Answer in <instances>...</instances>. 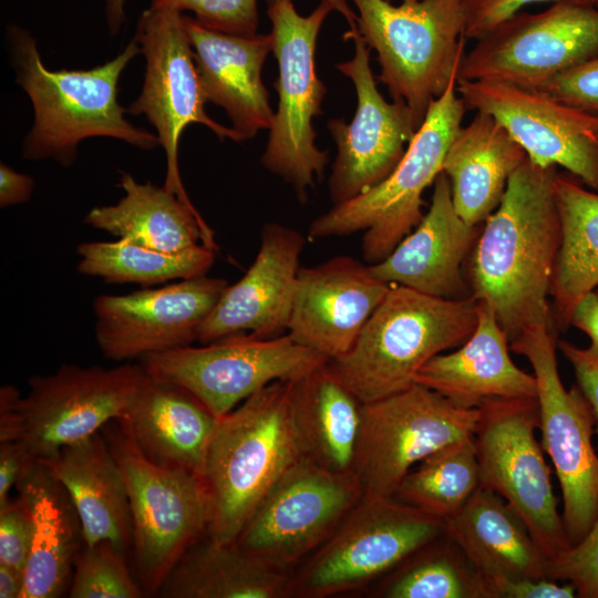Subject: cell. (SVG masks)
<instances>
[{
	"label": "cell",
	"instance_id": "cell-35",
	"mask_svg": "<svg viewBox=\"0 0 598 598\" xmlns=\"http://www.w3.org/2000/svg\"><path fill=\"white\" fill-rule=\"evenodd\" d=\"M76 252L80 274L99 277L109 283L143 286L205 276L216 254L203 244L171 252L128 239L82 243Z\"/></svg>",
	"mask_w": 598,
	"mask_h": 598
},
{
	"label": "cell",
	"instance_id": "cell-19",
	"mask_svg": "<svg viewBox=\"0 0 598 598\" xmlns=\"http://www.w3.org/2000/svg\"><path fill=\"white\" fill-rule=\"evenodd\" d=\"M467 109L492 115L540 167L563 166L598 192V117L537 90L457 80Z\"/></svg>",
	"mask_w": 598,
	"mask_h": 598
},
{
	"label": "cell",
	"instance_id": "cell-29",
	"mask_svg": "<svg viewBox=\"0 0 598 598\" xmlns=\"http://www.w3.org/2000/svg\"><path fill=\"white\" fill-rule=\"evenodd\" d=\"M32 517V546L22 598H56L71 584L84 546L81 522L64 486L49 466L34 460L16 485Z\"/></svg>",
	"mask_w": 598,
	"mask_h": 598
},
{
	"label": "cell",
	"instance_id": "cell-49",
	"mask_svg": "<svg viewBox=\"0 0 598 598\" xmlns=\"http://www.w3.org/2000/svg\"><path fill=\"white\" fill-rule=\"evenodd\" d=\"M24 573L0 564V598H22Z\"/></svg>",
	"mask_w": 598,
	"mask_h": 598
},
{
	"label": "cell",
	"instance_id": "cell-36",
	"mask_svg": "<svg viewBox=\"0 0 598 598\" xmlns=\"http://www.w3.org/2000/svg\"><path fill=\"white\" fill-rule=\"evenodd\" d=\"M480 486V465L472 436L447 444L420 461L402 480L394 498L444 522Z\"/></svg>",
	"mask_w": 598,
	"mask_h": 598
},
{
	"label": "cell",
	"instance_id": "cell-46",
	"mask_svg": "<svg viewBox=\"0 0 598 598\" xmlns=\"http://www.w3.org/2000/svg\"><path fill=\"white\" fill-rule=\"evenodd\" d=\"M34 460L19 442H0V506L10 499L11 487Z\"/></svg>",
	"mask_w": 598,
	"mask_h": 598
},
{
	"label": "cell",
	"instance_id": "cell-22",
	"mask_svg": "<svg viewBox=\"0 0 598 598\" xmlns=\"http://www.w3.org/2000/svg\"><path fill=\"white\" fill-rule=\"evenodd\" d=\"M305 244L300 231L265 224L255 260L237 282L226 287L200 326L197 341L205 344L245 332L261 339L286 334Z\"/></svg>",
	"mask_w": 598,
	"mask_h": 598
},
{
	"label": "cell",
	"instance_id": "cell-38",
	"mask_svg": "<svg viewBox=\"0 0 598 598\" xmlns=\"http://www.w3.org/2000/svg\"><path fill=\"white\" fill-rule=\"evenodd\" d=\"M74 568L71 598H141L145 594L127 568L125 554L110 542L84 545Z\"/></svg>",
	"mask_w": 598,
	"mask_h": 598
},
{
	"label": "cell",
	"instance_id": "cell-14",
	"mask_svg": "<svg viewBox=\"0 0 598 598\" xmlns=\"http://www.w3.org/2000/svg\"><path fill=\"white\" fill-rule=\"evenodd\" d=\"M328 361L288 333L271 339L236 333L141 358L148 375L186 389L218 417L266 385L297 381Z\"/></svg>",
	"mask_w": 598,
	"mask_h": 598
},
{
	"label": "cell",
	"instance_id": "cell-21",
	"mask_svg": "<svg viewBox=\"0 0 598 598\" xmlns=\"http://www.w3.org/2000/svg\"><path fill=\"white\" fill-rule=\"evenodd\" d=\"M391 285L369 265L337 256L313 267H300L288 334L329 360L347 353Z\"/></svg>",
	"mask_w": 598,
	"mask_h": 598
},
{
	"label": "cell",
	"instance_id": "cell-3",
	"mask_svg": "<svg viewBox=\"0 0 598 598\" xmlns=\"http://www.w3.org/2000/svg\"><path fill=\"white\" fill-rule=\"evenodd\" d=\"M303 456L291 382H272L219 416L202 476L210 508L207 535L235 543L267 494Z\"/></svg>",
	"mask_w": 598,
	"mask_h": 598
},
{
	"label": "cell",
	"instance_id": "cell-34",
	"mask_svg": "<svg viewBox=\"0 0 598 598\" xmlns=\"http://www.w3.org/2000/svg\"><path fill=\"white\" fill-rule=\"evenodd\" d=\"M555 198L560 244L549 291L568 320L577 300L598 286V193L557 175Z\"/></svg>",
	"mask_w": 598,
	"mask_h": 598
},
{
	"label": "cell",
	"instance_id": "cell-50",
	"mask_svg": "<svg viewBox=\"0 0 598 598\" xmlns=\"http://www.w3.org/2000/svg\"><path fill=\"white\" fill-rule=\"evenodd\" d=\"M125 1L126 0H105V17L110 35L112 37L121 31L125 20Z\"/></svg>",
	"mask_w": 598,
	"mask_h": 598
},
{
	"label": "cell",
	"instance_id": "cell-51",
	"mask_svg": "<svg viewBox=\"0 0 598 598\" xmlns=\"http://www.w3.org/2000/svg\"><path fill=\"white\" fill-rule=\"evenodd\" d=\"M270 1H274V0H267V2H270Z\"/></svg>",
	"mask_w": 598,
	"mask_h": 598
},
{
	"label": "cell",
	"instance_id": "cell-52",
	"mask_svg": "<svg viewBox=\"0 0 598 598\" xmlns=\"http://www.w3.org/2000/svg\"><path fill=\"white\" fill-rule=\"evenodd\" d=\"M596 7L598 8V2H597V4H596Z\"/></svg>",
	"mask_w": 598,
	"mask_h": 598
},
{
	"label": "cell",
	"instance_id": "cell-26",
	"mask_svg": "<svg viewBox=\"0 0 598 598\" xmlns=\"http://www.w3.org/2000/svg\"><path fill=\"white\" fill-rule=\"evenodd\" d=\"M117 420L151 461L203 476L218 416L186 389L146 373Z\"/></svg>",
	"mask_w": 598,
	"mask_h": 598
},
{
	"label": "cell",
	"instance_id": "cell-40",
	"mask_svg": "<svg viewBox=\"0 0 598 598\" xmlns=\"http://www.w3.org/2000/svg\"><path fill=\"white\" fill-rule=\"evenodd\" d=\"M545 577L573 585L576 597L598 598V516L579 542L547 559Z\"/></svg>",
	"mask_w": 598,
	"mask_h": 598
},
{
	"label": "cell",
	"instance_id": "cell-45",
	"mask_svg": "<svg viewBox=\"0 0 598 598\" xmlns=\"http://www.w3.org/2000/svg\"><path fill=\"white\" fill-rule=\"evenodd\" d=\"M557 347L575 371L579 390L592 410L598 435V359L586 349L577 348L566 341H559Z\"/></svg>",
	"mask_w": 598,
	"mask_h": 598
},
{
	"label": "cell",
	"instance_id": "cell-18",
	"mask_svg": "<svg viewBox=\"0 0 598 598\" xmlns=\"http://www.w3.org/2000/svg\"><path fill=\"white\" fill-rule=\"evenodd\" d=\"M333 2L350 25L344 39L354 43L353 58L336 68L352 81L357 93L352 121L348 124L343 118H331L327 123L338 150L329 177V194L336 206L385 179L419 127L403 102L389 103L379 92L370 66L371 49L358 31L354 12L346 0Z\"/></svg>",
	"mask_w": 598,
	"mask_h": 598
},
{
	"label": "cell",
	"instance_id": "cell-33",
	"mask_svg": "<svg viewBox=\"0 0 598 598\" xmlns=\"http://www.w3.org/2000/svg\"><path fill=\"white\" fill-rule=\"evenodd\" d=\"M327 363L291 382L295 421L306 456L328 471L353 474L362 403Z\"/></svg>",
	"mask_w": 598,
	"mask_h": 598
},
{
	"label": "cell",
	"instance_id": "cell-16",
	"mask_svg": "<svg viewBox=\"0 0 598 598\" xmlns=\"http://www.w3.org/2000/svg\"><path fill=\"white\" fill-rule=\"evenodd\" d=\"M598 54V8L554 2L538 13L517 12L464 55L457 80H489L537 90Z\"/></svg>",
	"mask_w": 598,
	"mask_h": 598
},
{
	"label": "cell",
	"instance_id": "cell-27",
	"mask_svg": "<svg viewBox=\"0 0 598 598\" xmlns=\"http://www.w3.org/2000/svg\"><path fill=\"white\" fill-rule=\"evenodd\" d=\"M41 462L68 492L81 522L84 545L106 540L126 555L133 545L130 499L123 473L102 431Z\"/></svg>",
	"mask_w": 598,
	"mask_h": 598
},
{
	"label": "cell",
	"instance_id": "cell-28",
	"mask_svg": "<svg viewBox=\"0 0 598 598\" xmlns=\"http://www.w3.org/2000/svg\"><path fill=\"white\" fill-rule=\"evenodd\" d=\"M444 525L484 589L503 580L546 578L547 558L515 509L492 489L480 486Z\"/></svg>",
	"mask_w": 598,
	"mask_h": 598
},
{
	"label": "cell",
	"instance_id": "cell-7",
	"mask_svg": "<svg viewBox=\"0 0 598 598\" xmlns=\"http://www.w3.org/2000/svg\"><path fill=\"white\" fill-rule=\"evenodd\" d=\"M457 79L431 103L392 173L367 192L315 218L309 237L346 236L361 230L363 259L374 265L419 225L424 216L422 195L443 172L445 155L467 110L456 94Z\"/></svg>",
	"mask_w": 598,
	"mask_h": 598
},
{
	"label": "cell",
	"instance_id": "cell-53",
	"mask_svg": "<svg viewBox=\"0 0 598 598\" xmlns=\"http://www.w3.org/2000/svg\"><path fill=\"white\" fill-rule=\"evenodd\" d=\"M412 1H415V0H412Z\"/></svg>",
	"mask_w": 598,
	"mask_h": 598
},
{
	"label": "cell",
	"instance_id": "cell-41",
	"mask_svg": "<svg viewBox=\"0 0 598 598\" xmlns=\"http://www.w3.org/2000/svg\"><path fill=\"white\" fill-rule=\"evenodd\" d=\"M33 525L21 496L0 506V564L25 571L32 546Z\"/></svg>",
	"mask_w": 598,
	"mask_h": 598
},
{
	"label": "cell",
	"instance_id": "cell-9",
	"mask_svg": "<svg viewBox=\"0 0 598 598\" xmlns=\"http://www.w3.org/2000/svg\"><path fill=\"white\" fill-rule=\"evenodd\" d=\"M333 0H321L307 17L297 13L291 0L268 2L272 50L278 63L274 87L278 106L261 156L262 166L289 184L300 203L308 199L315 177L321 178L328 153L316 145L312 118L322 114L327 89L316 71V47Z\"/></svg>",
	"mask_w": 598,
	"mask_h": 598
},
{
	"label": "cell",
	"instance_id": "cell-11",
	"mask_svg": "<svg viewBox=\"0 0 598 598\" xmlns=\"http://www.w3.org/2000/svg\"><path fill=\"white\" fill-rule=\"evenodd\" d=\"M536 399H494L480 406L473 441L481 486L504 498L547 559L571 544L557 509L550 468L537 442Z\"/></svg>",
	"mask_w": 598,
	"mask_h": 598
},
{
	"label": "cell",
	"instance_id": "cell-43",
	"mask_svg": "<svg viewBox=\"0 0 598 598\" xmlns=\"http://www.w3.org/2000/svg\"><path fill=\"white\" fill-rule=\"evenodd\" d=\"M546 1H573L596 6L598 0H464L466 40H478L528 4Z\"/></svg>",
	"mask_w": 598,
	"mask_h": 598
},
{
	"label": "cell",
	"instance_id": "cell-25",
	"mask_svg": "<svg viewBox=\"0 0 598 598\" xmlns=\"http://www.w3.org/2000/svg\"><path fill=\"white\" fill-rule=\"evenodd\" d=\"M474 228L455 210L450 181L442 172L434 181L431 206L415 230L386 258L369 265L370 270L391 286L457 299L464 289L461 264L472 243Z\"/></svg>",
	"mask_w": 598,
	"mask_h": 598
},
{
	"label": "cell",
	"instance_id": "cell-4",
	"mask_svg": "<svg viewBox=\"0 0 598 598\" xmlns=\"http://www.w3.org/2000/svg\"><path fill=\"white\" fill-rule=\"evenodd\" d=\"M477 323V300L429 296L392 285L351 349L327 365L361 403L415 384L433 357L464 343Z\"/></svg>",
	"mask_w": 598,
	"mask_h": 598
},
{
	"label": "cell",
	"instance_id": "cell-13",
	"mask_svg": "<svg viewBox=\"0 0 598 598\" xmlns=\"http://www.w3.org/2000/svg\"><path fill=\"white\" fill-rule=\"evenodd\" d=\"M480 408L461 409L421 384L362 403L353 474L363 499L394 497L405 475L434 451L472 437Z\"/></svg>",
	"mask_w": 598,
	"mask_h": 598
},
{
	"label": "cell",
	"instance_id": "cell-48",
	"mask_svg": "<svg viewBox=\"0 0 598 598\" xmlns=\"http://www.w3.org/2000/svg\"><path fill=\"white\" fill-rule=\"evenodd\" d=\"M34 187L31 176L19 173L9 165H0V207L25 203L30 199Z\"/></svg>",
	"mask_w": 598,
	"mask_h": 598
},
{
	"label": "cell",
	"instance_id": "cell-1",
	"mask_svg": "<svg viewBox=\"0 0 598 598\" xmlns=\"http://www.w3.org/2000/svg\"><path fill=\"white\" fill-rule=\"evenodd\" d=\"M556 177V166L527 157L511 175L474 252L473 298L492 308L511 342L526 328L549 323L546 299L560 244Z\"/></svg>",
	"mask_w": 598,
	"mask_h": 598
},
{
	"label": "cell",
	"instance_id": "cell-17",
	"mask_svg": "<svg viewBox=\"0 0 598 598\" xmlns=\"http://www.w3.org/2000/svg\"><path fill=\"white\" fill-rule=\"evenodd\" d=\"M361 498L354 474L328 471L303 456L267 494L235 544L288 570L318 549Z\"/></svg>",
	"mask_w": 598,
	"mask_h": 598
},
{
	"label": "cell",
	"instance_id": "cell-24",
	"mask_svg": "<svg viewBox=\"0 0 598 598\" xmlns=\"http://www.w3.org/2000/svg\"><path fill=\"white\" fill-rule=\"evenodd\" d=\"M508 341L492 308L477 300V323L470 338L456 351L429 360L415 383L461 409H477L494 399H536V379L513 362Z\"/></svg>",
	"mask_w": 598,
	"mask_h": 598
},
{
	"label": "cell",
	"instance_id": "cell-2",
	"mask_svg": "<svg viewBox=\"0 0 598 598\" xmlns=\"http://www.w3.org/2000/svg\"><path fill=\"white\" fill-rule=\"evenodd\" d=\"M16 82L30 97L33 125L25 136L23 157L54 159L71 166L78 145L90 137H112L150 151L159 145L157 135L134 126L127 109L117 100L120 78L130 61L141 53L135 38L114 59L89 70H49L35 39L11 24L7 30Z\"/></svg>",
	"mask_w": 598,
	"mask_h": 598
},
{
	"label": "cell",
	"instance_id": "cell-47",
	"mask_svg": "<svg viewBox=\"0 0 598 598\" xmlns=\"http://www.w3.org/2000/svg\"><path fill=\"white\" fill-rule=\"evenodd\" d=\"M568 322L586 332L590 338V346L586 350L598 359V292L588 291L574 305Z\"/></svg>",
	"mask_w": 598,
	"mask_h": 598
},
{
	"label": "cell",
	"instance_id": "cell-39",
	"mask_svg": "<svg viewBox=\"0 0 598 598\" xmlns=\"http://www.w3.org/2000/svg\"><path fill=\"white\" fill-rule=\"evenodd\" d=\"M151 7L185 10L206 29L231 35L257 34V0H151Z\"/></svg>",
	"mask_w": 598,
	"mask_h": 598
},
{
	"label": "cell",
	"instance_id": "cell-8",
	"mask_svg": "<svg viewBox=\"0 0 598 598\" xmlns=\"http://www.w3.org/2000/svg\"><path fill=\"white\" fill-rule=\"evenodd\" d=\"M104 429L127 488L140 586L156 595L179 558L208 532L207 492L198 475L145 456L120 420Z\"/></svg>",
	"mask_w": 598,
	"mask_h": 598
},
{
	"label": "cell",
	"instance_id": "cell-30",
	"mask_svg": "<svg viewBox=\"0 0 598 598\" xmlns=\"http://www.w3.org/2000/svg\"><path fill=\"white\" fill-rule=\"evenodd\" d=\"M527 154L492 115L476 112L454 136L443 162L457 214L471 226L499 205L511 175Z\"/></svg>",
	"mask_w": 598,
	"mask_h": 598
},
{
	"label": "cell",
	"instance_id": "cell-20",
	"mask_svg": "<svg viewBox=\"0 0 598 598\" xmlns=\"http://www.w3.org/2000/svg\"><path fill=\"white\" fill-rule=\"evenodd\" d=\"M228 285L205 275L127 295L97 296L94 331L102 354L128 361L190 346Z\"/></svg>",
	"mask_w": 598,
	"mask_h": 598
},
{
	"label": "cell",
	"instance_id": "cell-32",
	"mask_svg": "<svg viewBox=\"0 0 598 598\" xmlns=\"http://www.w3.org/2000/svg\"><path fill=\"white\" fill-rule=\"evenodd\" d=\"M288 570L240 549L200 538L179 558L157 595L167 598H281L291 595Z\"/></svg>",
	"mask_w": 598,
	"mask_h": 598
},
{
	"label": "cell",
	"instance_id": "cell-31",
	"mask_svg": "<svg viewBox=\"0 0 598 598\" xmlns=\"http://www.w3.org/2000/svg\"><path fill=\"white\" fill-rule=\"evenodd\" d=\"M118 187L124 196L115 205L92 208L84 217L86 225L164 251H179L198 244L218 250L214 233L199 212L164 186L140 183L123 172Z\"/></svg>",
	"mask_w": 598,
	"mask_h": 598
},
{
	"label": "cell",
	"instance_id": "cell-10",
	"mask_svg": "<svg viewBox=\"0 0 598 598\" xmlns=\"http://www.w3.org/2000/svg\"><path fill=\"white\" fill-rule=\"evenodd\" d=\"M445 535L444 522L394 497L363 499L291 576V595L359 589Z\"/></svg>",
	"mask_w": 598,
	"mask_h": 598
},
{
	"label": "cell",
	"instance_id": "cell-6",
	"mask_svg": "<svg viewBox=\"0 0 598 598\" xmlns=\"http://www.w3.org/2000/svg\"><path fill=\"white\" fill-rule=\"evenodd\" d=\"M146 378L142 364L112 369L62 364L55 372L28 380L22 396L0 389V442H19L44 461L123 417Z\"/></svg>",
	"mask_w": 598,
	"mask_h": 598
},
{
	"label": "cell",
	"instance_id": "cell-15",
	"mask_svg": "<svg viewBox=\"0 0 598 598\" xmlns=\"http://www.w3.org/2000/svg\"><path fill=\"white\" fill-rule=\"evenodd\" d=\"M182 12L171 8L151 7L138 18L136 39L145 58V74L141 94L127 109V114L145 115L155 127L166 155L164 187L192 209L178 167V143L187 125L207 126L219 140L241 142L240 136L209 117L207 103L196 69Z\"/></svg>",
	"mask_w": 598,
	"mask_h": 598
},
{
	"label": "cell",
	"instance_id": "cell-5",
	"mask_svg": "<svg viewBox=\"0 0 598 598\" xmlns=\"http://www.w3.org/2000/svg\"><path fill=\"white\" fill-rule=\"evenodd\" d=\"M352 1L358 31L377 52L379 80L420 127L431 103L458 78L466 42L464 0Z\"/></svg>",
	"mask_w": 598,
	"mask_h": 598
},
{
	"label": "cell",
	"instance_id": "cell-37",
	"mask_svg": "<svg viewBox=\"0 0 598 598\" xmlns=\"http://www.w3.org/2000/svg\"><path fill=\"white\" fill-rule=\"evenodd\" d=\"M431 544L389 580L382 597L486 598L481 576L454 543L453 548Z\"/></svg>",
	"mask_w": 598,
	"mask_h": 598
},
{
	"label": "cell",
	"instance_id": "cell-42",
	"mask_svg": "<svg viewBox=\"0 0 598 598\" xmlns=\"http://www.w3.org/2000/svg\"><path fill=\"white\" fill-rule=\"evenodd\" d=\"M537 91L598 117V54L556 75Z\"/></svg>",
	"mask_w": 598,
	"mask_h": 598
},
{
	"label": "cell",
	"instance_id": "cell-23",
	"mask_svg": "<svg viewBox=\"0 0 598 598\" xmlns=\"http://www.w3.org/2000/svg\"><path fill=\"white\" fill-rule=\"evenodd\" d=\"M183 22L206 101L224 109L241 141L269 130L275 112L261 71L272 50L271 34H226L187 16Z\"/></svg>",
	"mask_w": 598,
	"mask_h": 598
},
{
	"label": "cell",
	"instance_id": "cell-12",
	"mask_svg": "<svg viewBox=\"0 0 598 598\" xmlns=\"http://www.w3.org/2000/svg\"><path fill=\"white\" fill-rule=\"evenodd\" d=\"M549 323L526 328L511 349L530 363L536 379L538 430L563 495V522L576 544L598 516V454L592 445V410L579 389L566 390Z\"/></svg>",
	"mask_w": 598,
	"mask_h": 598
},
{
	"label": "cell",
	"instance_id": "cell-44",
	"mask_svg": "<svg viewBox=\"0 0 598 598\" xmlns=\"http://www.w3.org/2000/svg\"><path fill=\"white\" fill-rule=\"evenodd\" d=\"M486 598H574L570 584L559 585L548 578L503 580L485 585Z\"/></svg>",
	"mask_w": 598,
	"mask_h": 598
}]
</instances>
